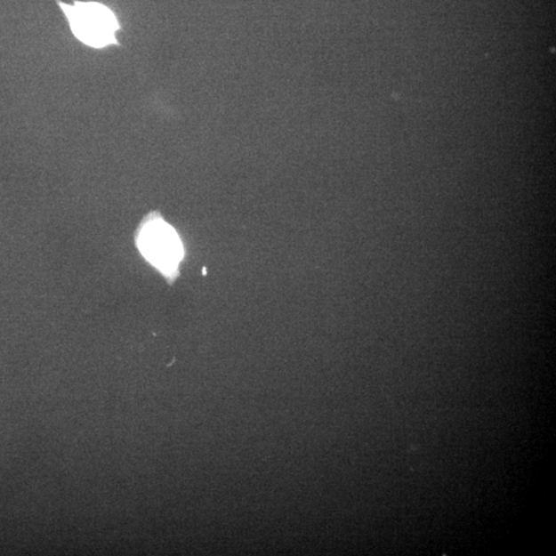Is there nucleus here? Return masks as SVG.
I'll return each instance as SVG.
<instances>
[{
  "label": "nucleus",
  "mask_w": 556,
  "mask_h": 556,
  "mask_svg": "<svg viewBox=\"0 0 556 556\" xmlns=\"http://www.w3.org/2000/svg\"><path fill=\"white\" fill-rule=\"evenodd\" d=\"M58 4L68 18L70 29L78 41L95 49L120 44L116 38L120 24L108 6L83 2H75L73 5L58 2Z\"/></svg>",
  "instance_id": "nucleus-1"
},
{
  "label": "nucleus",
  "mask_w": 556,
  "mask_h": 556,
  "mask_svg": "<svg viewBox=\"0 0 556 556\" xmlns=\"http://www.w3.org/2000/svg\"><path fill=\"white\" fill-rule=\"evenodd\" d=\"M137 244L143 256L166 273L175 271L184 254L178 234L162 220L149 221L142 228Z\"/></svg>",
  "instance_id": "nucleus-2"
}]
</instances>
